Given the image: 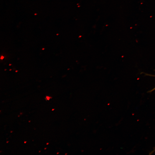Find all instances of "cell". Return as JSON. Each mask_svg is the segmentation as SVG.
I'll use <instances>...</instances> for the list:
<instances>
[{
  "instance_id": "2",
  "label": "cell",
  "mask_w": 155,
  "mask_h": 155,
  "mask_svg": "<svg viewBox=\"0 0 155 155\" xmlns=\"http://www.w3.org/2000/svg\"><path fill=\"white\" fill-rule=\"evenodd\" d=\"M52 98V97L49 96H46V97L45 98V99L46 100H49L51 98Z\"/></svg>"
},
{
  "instance_id": "3",
  "label": "cell",
  "mask_w": 155,
  "mask_h": 155,
  "mask_svg": "<svg viewBox=\"0 0 155 155\" xmlns=\"http://www.w3.org/2000/svg\"><path fill=\"white\" fill-rule=\"evenodd\" d=\"M155 151V148H154L153 150L150 152V153L149 154H152L153 153H154Z\"/></svg>"
},
{
  "instance_id": "8",
  "label": "cell",
  "mask_w": 155,
  "mask_h": 155,
  "mask_svg": "<svg viewBox=\"0 0 155 155\" xmlns=\"http://www.w3.org/2000/svg\"><path fill=\"white\" fill-rule=\"evenodd\" d=\"M12 131H11V133H12Z\"/></svg>"
},
{
  "instance_id": "1",
  "label": "cell",
  "mask_w": 155,
  "mask_h": 155,
  "mask_svg": "<svg viewBox=\"0 0 155 155\" xmlns=\"http://www.w3.org/2000/svg\"><path fill=\"white\" fill-rule=\"evenodd\" d=\"M144 74L146 75H147V76H152V77H155V75H151V74H147V73H144ZM155 90V87L154 88H153L152 90H150V91H149L148 92H152L153 91H154V90Z\"/></svg>"
},
{
  "instance_id": "4",
  "label": "cell",
  "mask_w": 155,
  "mask_h": 155,
  "mask_svg": "<svg viewBox=\"0 0 155 155\" xmlns=\"http://www.w3.org/2000/svg\"><path fill=\"white\" fill-rule=\"evenodd\" d=\"M4 58V57L3 56H2L1 57V59H3Z\"/></svg>"
},
{
  "instance_id": "7",
  "label": "cell",
  "mask_w": 155,
  "mask_h": 155,
  "mask_svg": "<svg viewBox=\"0 0 155 155\" xmlns=\"http://www.w3.org/2000/svg\"><path fill=\"white\" fill-rule=\"evenodd\" d=\"M54 109H52V111H53Z\"/></svg>"
},
{
  "instance_id": "5",
  "label": "cell",
  "mask_w": 155,
  "mask_h": 155,
  "mask_svg": "<svg viewBox=\"0 0 155 155\" xmlns=\"http://www.w3.org/2000/svg\"><path fill=\"white\" fill-rule=\"evenodd\" d=\"M26 141H24V143H26Z\"/></svg>"
},
{
  "instance_id": "6",
  "label": "cell",
  "mask_w": 155,
  "mask_h": 155,
  "mask_svg": "<svg viewBox=\"0 0 155 155\" xmlns=\"http://www.w3.org/2000/svg\"><path fill=\"white\" fill-rule=\"evenodd\" d=\"M49 144V143H47L46 144V145H48Z\"/></svg>"
},
{
  "instance_id": "9",
  "label": "cell",
  "mask_w": 155,
  "mask_h": 155,
  "mask_svg": "<svg viewBox=\"0 0 155 155\" xmlns=\"http://www.w3.org/2000/svg\"><path fill=\"white\" fill-rule=\"evenodd\" d=\"M46 149V148H45L44 149Z\"/></svg>"
}]
</instances>
